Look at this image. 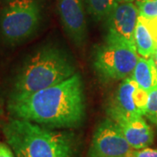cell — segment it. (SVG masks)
Segmentation results:
<instances>
[{"instance_id": "cell-1", "label": "cell", "mask_w": 157, "mask_h": 157, "mask_svg": "<svg viewBox=\"0 0 157 157\" xmlns=\"http://www.w3.org/2000/svg\"><path fill=\"white\" fill-rule=\"evenodd\" d=\"M7 110L11 117L27 120L46 128H78L86 116L82 77L76 73L61 83L32 94L10 95Z\"/></svg>"}, {"instance_id": "cell-2", "label": "cell", "mask_w": 157, "mask_h": 157, "mask_svg": "<svg viewBox=\"0 0 157 157\" xmlns=\"http://www.w3.org/2000/svg\"><path fill=\"white\" fill-rule=\"evenodd\" d=\"M2 132L16 157L79 156L80 139L71 129L50 128L11 116Z\"/></svg>"}, {"instance_id": "cell-3", "label": "cell", "mask_w": 157, "mask_h": 157, "mask_svg": "<svg viewBox=\"0 0 157 157\" xmlns=\"http://www.w3.org/2000/svg\"><path fill=\"white\" fill-rule=\"evenodd\" d=\"M76 73L73 59L61 47L56 45L41 46L17 70L10 95L32 94L61 83Z\"/></svg>"}, {"instance_id": "cell-4", "label": "cell", "mask_w": 157, "mask_h": 157, "mask_svg": "<svg viewBox=\"0 0 157 157\" xmlns=\"http://www.w3.org/2000/svg\"><path fill=\"white\" fill-rule=\"evenodd\" d=\"M38 0H14L0 11V37L8 45H17L32 37L41 23Z\"/></svg>"}, {"instance_id": "cell-5", "label": "cell", "mask_w": 157, "mask_h": 157, "mask_svg": "<svg viewBox=\"0 0 157 157\" xmlns=\"http://www.w3.org/2000/svg\"><path fill=\"white\" fill-rule=\"evenodd\" d=\"M138 59L135 46L104 41L96 49L93 66L102 81L113 82L130 77Z\"/></svg>"}, {"instance_id": "cell-6", "label": "cell", "mask_w": 157, "mask_h": 157, "mask_svg": "<svg viewBox=\"0 0 157 157\" xmlns=\"http://www.w3.org/2000/svg\"><path fill=\"white\" fill-rule=\"evenodd\" d=\"M148 93L142 90L133 78L123 79L109 99L106 107L107 117L115 122L144 116Z\"/></svg>"}, {"instance_id": "cell-7", "label": "cell", "mask_w": 157, "mask_h": 157, "mask_svg": "<svg viewBox=\"0 0 157 157\" xmlns=\"http://www.w3.org/2000/svg\"><path fill=\"white\" fill-rule=\"evenodd\" d=\"M132 150L119 125L107 117L97 125L87 157H129Z\"/></svg>"}, {"instance_id": "cell-8", "label": "cell", "mask_w": 157, "mask_h": 157, "mask_svg": "<svg viewBox=\"0 0 157 157\" xmlns=\"http://www.w3.org/2000/svg\"><path fill=\"white\" fill-rule=\"evenodd\" d=\"M138 18L139 11L134 1L117 2L104 21L107 30L105 41L135 46Z\"/></svg>"}, {"instance_id": "cell-9", "label": "cell", "mask_w": 157, "mask_h": 157, "mask_svg": "<svg viewBox=\"0 0 157 157\" xmlns=\"http://www.w3.org/2000/svg\"><path fill=\"white\" fill-rule=\"evenodd\" d=\"M64 31L77 47L86 45L88 36L83 0H56Z\"/></svg>"}, {"instance_id": "cell-10", "label": "cell", "mask_w": 157, "mask_h": 157, "mask_svg": "<svg viewBox=\"0 0 157 157\" xmlns=\"http://www.w3.org/2000/svg\"><path fill=\"white\" fill-rule=\"evenodd\" d=\"M117 124L133 149H141L153 144L154 132L143 116L123 121Z\"/></svg>"}, {"instance_id": "cell-11", "label": "cell", "mask_w": 157, "mask_h": 157, "mask_svg": "<svg viewBox=\"0 0 157 157\" xmlns=\"http://www.w3.org/2000/svg\"><path fill=\"white\" fill-rule=\"evenodd\" d=\"M131 78L147 93L156 89L157 70L153 57L144 58L139 56Z\"/></svg>"}, {"instance_id": "cell-12", "label": "cell", "mask_w": 157, "mask_h": 157, "mask_svg": "<svg viewBox=\"0 0 157 157\" xmlns=\"http://www.w3.org/2000/svg\"><path fill=\"white\" fill-rule=\"evenodd\" d=\"M135 46L139 56L150 58L157 49V43L143 17L139 16L135 32Z\"/></svg>"}, {"instance_id": "cell-13", "label": "cell", "mask_w": 157, "mask_h": 157, "mask_svg": "<svg viewBox=\"0 0 157 157\" xmlns=\"http://www.w3.org/2000/svg\"><path fill=\"white\" fill-rule=\"evenodd\" d=\"M89 14L97 22L105 21L113 8L117 3L116 0H86Z\"/></svg>"}, {"instance_id": "cell-14", "label": "cell", "mask_w": 157, "mask_h": 157, "mask_svg": "<svg viewBox=\"0 0 157 157\" xmlns=\"http://www.w3.org/2000/svg\"><path fill=\"white\" fill-rule=\"evenodd\" d=\"M139 16L144 18L157 17V0H137Z\"/></svg>"}, {"instance_id": "cell-15", "label": "cell", "mask_w": 157, "mask_h": 157, "mask_svg": "<svg viewBox=\"0 0 157 157\" xmlns=\"http://www.w3.org/2000/svg\"><path fill=\"white\" fill-rule=\"evenodd\" d=\"M144 116L157 126V88L148 93Z\"/></svg>"}, {"instance_id": "cell-16", "label": "cell", "mask_w": 157, "mask_h": 157, "mask_svg": "<svg viewBox=\"0 0 157 157\" xmlns=\"http://www.w3.org/2000/svg\"><path fill=\"white\" fill-rule=\"evenodd\" d=\"M129 157H157V147L151 148L147 147L141 149H133Z\"/></svg>"}, {"instance_id": "cell-17", "label": "cell", "mask_w": 157, "mask_h": 157, "mask_svg": "<svg viewBox=\"0 0 157 157\" xmlns=\"http://www.w3.org/2000/svg\"><path fill=\"white\" fill-rule=\"evenodd\" d=\"M0 157H16L8 144L0 142Z\"/></svg>"}, {"instance_id": "cell-18", "label": "cell", "mask_w": 157, "mask_h": 157, "mask_svg": "<svg viewBox=\"0 0 157 157\" xmlns=\"http://www.w3.org/2000/svg\"><path fill=\"white\" fill-rule=\"evenodd\" d=\"M153 59H154V61H155V67H156V70H157V49L155 51V52L154 53L153 55Z\"/></svg>"}, {"instance_id": "cell-19", "label": "cell", "mask_w": 157, "mask_h": 157, "mask_svg": "<svg viewBox=\"0 0 157 157\" xmlns=\"http://www.w3.org/2000/svg\"><path fill=\"white\" fill-rule=\"evenodd\" d=\"M127 1H134V0H116V2H127Z\"/></svg>"}, {"instance_id": "cell-20", "label": "cell", "mask_w": 157, "mask_h": 157, "mask_svg": "<svg viewBox=\"0 0 157 157\" xmlns=\"http://www.w3.org/2000/svg\"><path fill=\"white\" fill-rule=\"evenodd\" d=\"M5 1H6L7 3H10V2H11V1H14V0H5Z\"/></svg>"}, {"instance_id": "cell-21", "label": "cell", "mask_w": 157, "mask_h": 157, "mask_svg": "<svg viewBox=\"0 0 157 157\" xmlns=\"http://www.w3.org/2000/svg\"><path fill=\"white\" fill-rule=\"evenodd\" d=\"M0 117H1V109H0Z\"/></svg>"}]
</instances>
